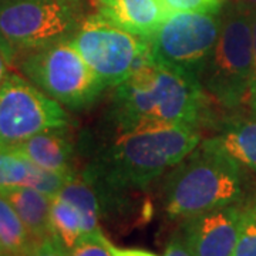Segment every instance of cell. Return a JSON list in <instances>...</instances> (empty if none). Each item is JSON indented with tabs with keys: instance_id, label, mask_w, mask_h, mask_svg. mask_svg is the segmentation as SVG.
<instances>
[{
	"instance_id": "e0dca14e",
	"label": "cell",
	"mask_w": 256,
	"mask_h": 256,
	"mask_svg": "<svg viewBox=\"0 0 256 256\" xmlns=\"http://www.w3.org/2000/svg\"><path fill=\"white\" fill-rule=\"evenodd\" d=\"M0 242L9 256L28 255L37 242L9 202L0 196Z\"/></svg>"
},
{
	"instance_id": "8fae6325",
	"label": "cell",
	"mask_w": 256,
	"mask_h": 256,
	"mask_svg": "<svg viewBox=\"0 0 256 256\" xmlns=\"http://www.w3.org/2000/svg\"><path fill=\"white\" fill-rule=\"evenodd\" d=\"M94 6L111 24L146 40L175 13L166 0H94Z\"/></svg>"
},
{
	"instance_id": "5b68a950",
	"label": "cell",
	"mask_w": 256,
	"mask_h": 256,
	"mask_svg": "<svg viewBox=\"0 0 256 256\" xmlns=\"http://www.w3.org/2000/svg\"><path fill=\"white\" fill-rule=\"evenodd\" d=\"M252 46L250 12L229 0L222 12L218 42L201 77L202 88L225 110L246 104Z\"/></svg>"
},
{
	"instance_id": "30bf717a",
	"label": "cell",
	"mask_w": 256,
	"mask_h": 256,
	"mask_svg": "<svg viewBox=\"0 0 256 256\" xmlns=\"http://www.w3.org/2000/svg\"><path fill=\"white\" fill-rule=\"evenodd\" d=\"M240 205L206 210L181 220L180 230L194 256H232L238 239Z\"/></svg>"
},
{
	"instance_id": "2e32d148",
	"label": "cell",
	"mask_w": 256,
	"mask_h": 256,
	"mask_svg": "<svg viewBox=\"0 0 256 256\" xmlns=\"http://www.w3.org/2000/svg\"><path fill=\"white\" fill-rule=\"evenodd\" d=\"M57 195L70 202L80 214L84 236L102 232L100 226V220H102L100 200L94 188L82 178V174L72 176Z\"/></svg>"
},
{
	"instance_id": "7a4b0ae2",
	"label": "cell",
	"mask_w": 256,
	"mask_h": 256,
	"mask_svg": "<svg viewBox=\"0 0 256 256\" xmlns=\"http://www.w3.org/2000/svg\"><path fill=\"white\" fill-rule=\"evenodd\" d=\"M201 82L156 63L148 54L126 82L114 87L104 121L116 126L162 124L200 128L208 117Z\"/></svg>"
},
{
	"instance_id": "ac0fdd59",
	"label": "cell",
	"mask_w": 256,
	"mask_h": 256,
	"mask_svg": "<svg viewBox=\"0 0 256 256\" xmlns=\"http://www.w3.org/2000/svg\"><path fill=\"white\" fill-rule=\"evenodd\" d=\"M50 225L53 236L58 239L68 250H72L84 236L80 214L70 202L58 195L52 198Z\"/></svg>"
},
{
	"instance_id": "d4e9b609",
	"label": "cell",
	"mask_w": 256,
	"mask_h": 256,
	"mask_svg": "<svg viewBox=\"0 0 256 256\" xmlns=\"http://www.w3.org/2000/svg\"><path fill=\"white\" fill-rule=\"evenodd\" d=\"M111 252L112 256H160L150 252V250H144V249H136V248H118L114 246L111 244Z\"/></svg>"
},
{
	"instance_id": "ba28073f",
	"label": "cell",
	"mask_w": 256,
	"mask_h": 256,
	"mask_svg": "<svg viewBox=\"0 0 256 256\" xmlns=\"http://www.w3.org/2000/svg\"><path fill=\"white\" fill-rule=\"evenodd\" d=\"M72 43L106 88L126 82L150 54V40L111 24L97 13L87 14Z\"/></svg>"
},
{
	"instance_id": "5bb4252c",
	"label": "cell",
	"mask_w": 256,
	"mask_h": 256,
	"mask_svg": "<svg viewBox=\"0 0 256 256\" xmlns=\"http://www.w3.org/2000/svg\"><path fill=\"white\" fill-rule=\"evenodd\" d=\"M67 180V176L38 168L14 152L0 151V188L23 185L53 198L60 192Z\"/></svg>"
},
{
	"instance_id": "4fadbf2b",
	"label": "cell",
	"mask_w": 256,
	"mask_h": 256,
	"mask_svg": "<svg viewBox=\"0 0 256 256\" xmlns=\"http://www.w3.org/2000/svg\"><path fill=\"white\" fill-rule=\"evenodd\" d=\"M0 196L4 198L16 210L18 218L26 225L36 242L52 236L50 210L52 196L30 186H2Z\"/></svg>"
},
{
	"instance_id": "cb8c5ba5",
	"label": "cell",
	"mask_w": 256,
	"mask_h": 256,
	"mask_svg": "<svg viewBox=\"0 0 256 256\" xmlns=\"http://www.w3.org/2000/svg\"><path fill=\"white\" fill-rule=\"evenodd\" d=\"M165 256H194L180 229L168 240L166 249H165Z\"/></svg>"
},
{
	"instance_id": "484cf974",
	"label": "cell",
	"mask_w": 256,
	"mask_h": 256,
	"mask_svg": "<svg viewBox=\"0 0 256 256\" xmlns=\"http://www.w3.org/2000/svg\"><path fill=\"white\" fill-rule=\"evenodd\" d=\"M9 58L6 57L3 48L0 46V87L3 86V82L6 80V77L9 76Z\"/></svg>"
},
{
	"instance_id": "7c38bea8",
	"label": "cell",
	"mask_w": 256,
	"mask_h": 256,
	"mask_svg": "<svg viewBox=\"0 0 256 256\" xmlns=\"http://www.w3.org/2000/svg\"><path fill=\"white\" fill-rule=\"evenodd\" d=\"M70 128L72 126L42 131L9 151L26 158L42 170L72 178L76 175V146Z\"/></svg>"
},
{
	"instance_id": "44dd1931",
	"label": "cell",
	"mask_w": 256,
	"mask_h": 256,
	"mask_svg": "<svg viewBox=\"0 0 256 256\" xmlns=\"http://www.w3.org/2000/svg\"><path fill=\"white\" fill-rule=\"evenodd\" d=\"M228 2L229 0H166V3L175 13H220Z\"/></svg>"
},
{
	"instance_id": "ffe728a7",
	"label": "cell",
	"mask_w": 256,
	"mask_h": 256,
	"mask_svg": "<svg viewBox=\"0 0 256 256\" xmlns=\"http://www.w3.org/2000/svg\"><path fill=\"white\" fill-rule=\"evenodd\" d=\"M70 256H112L111 242L104 236L102 232L82 236L70 250Z\"/></svg>"
},
{
	"instance_id": "9c48e42d",
	"label": "cell",
	"mask_w": 256,
	"mask_h": 256,
	"mask_svg": "<svg viewBox=\"0 0 256 256\" xmlns=\"http://www.w3.org/2000/svg\"><path fill=\"white\" fill-rule=\"evenodd\" d=\"M63 106L18 73H9L0 87V151H9L50 128L68 127Z\"/></svg>"
},
{
	"instance_id": "7402d4cb",
	"label": "cell",
	"mask_w": 256,
	"mask_h": 256,
	"mask_svg": "<svg viewBox=\"0 0 256 256\" xmlns=\"http://www.w3.org/2000/svg\"><path fill=\"white\" fill-rule=\"evenodd\" d=\"M250 22H252V74L249 82V92H248L246 106L249 107L250 114L256 116V10L250 12Z\"/></svg>"
},
{
	"instance_id": "277c9868",
	"label": "cell",
	"mask_w": 256,
	"mask_h": 256,
	"mask_svg": "<svg viewBox=\"0 0 256 256\" xmlns=\"http://www.w3.org/2000/svg\"><path fill=\"white\" fill-rule=\"evenodd\" d=\"M87 18L84 0H0V46L18 56L72 40Z\"/></svg>"
},
{
	"instance_id": "6da1fadb",
	"label": "cell",
	"mask_w": 256,
	"mask_h": 256,
	"mask_svg": "<svg viewBox=\"0 0 256 256\" xmlns=\"http://www.w3.org/2000/svg\"><path fill=\"white\" fill-rule=\"evenodd\" d=\"M201 141L200 128L104 121L86 140L88 160L82 171L100 200L101 218L126 214L134 192L168 174Z\"/></svg>"
},
{
	"instance_id": "4316f807",
	"label": "cell",
	"mask_w": 256,
	"mask_h": 256,
	"mask_svg": "<svg viewBox=\"0 0 256 256\" xmlns=\"http://www.w3.org/2000/svg\"><path fill=\"white\" fill-rule=\"evenodd\" d=\"M230 2H234L235 4H238V6L249 10V12L256 10V0H230Z\"/></svg>"
},
{
	"instance_id": "8992f818",
	"label": "cell",
	"mask_w": 256,
	"mask_h": 256,
	"mask_svg": "<svg viewBox=\"0 0 256 256\" xmlns=\"http://www.w3.org/2000/svg\"><path fill=\"white\" fill-rule=\"evenodd\" d=\"M14 63L38 90L70 110L90 108L107 90L72 40L24 53Z\"/></svg>"
},
{
	"instance_id": "d6986e66",
	"label": "cell",
	"mask_w": 256,
	"mask_h": 256,
	"mask_svg": "<svg viewBox=\"0 0 256 256\" xmlns=\"http://www.w3.org/2000/svg\"><path fill=\"white\" fill-rule=\"evenodd\" d=\"M232 256H256V194L240 205L238 239Z\"/></svg>"
},
{
	"instance_id": "83f0119b",
	"label": "cell",
	"mask_w": 256,
	"mask_h": 256,
	"mask_svg": "<svg viewBox=\"0 0 256 256\" xmlns=\"http://www.w3.org/2000/svg\"><path fill=\"white\" fill-rule=\"evenodd\" d=\"M0 256H9L8 255V252H6V249L3 246V244L0 242Z\"/></svg>"
},
{
	"instance_id": "3957f363",
	"label": "cell",
	"mask_w": 256,
	"mask_h": 256,
	"mask_svg": "<svg viewBox=\"0 0 256 256\" xmlns=\"http://www.w3.org/2000/svg\"><path fill=\"white\" fill-rule=\"evenodd\" d=\"M245 168L212 137L166 174L162 185L165 214L182 220L206 210L244 202Z\"/></svg>"
},
{
	"instance_id": "52a82bcc",
	"label": "cell",
	"mask_w": 256,
	"mask_h": 256,
	"mask_svg": "<svg viewBox=\"0 0 256 256\" xmlns=\"http://www.w3.org/2000/svg\"><path fill=\"white\" fill-rule=\"evenodd\" d=\"M222 12L174 13L151 37V58L201 82L204 68L220 37Z\"/></svg>"
},
{
	"instance_id": "9a60e30c",
	"label": "cell",
	"mask_w": 256,
	"mask_h": 256,
	"mask_svg": "<svg viewBox=\"0 0 256 256\" xmlns=\"http://www.w3.org/2000/svg\"><path fill=\"white\" fill-rule=\"evenodd\" d=\"M214 140L245 170L256 174V116L224 120Z\"/></svg>"
},
{
	"instance_id": "603a6c76",
	"label": "cell",
	"mask_w": 256,
	"mask_h": 256,
	"mask_svg": "<svg viewBox=\"0 0 256 256\" xmlns=\"http://www.w3.org/2000/svg\"><path fill=\"white\" fill-rule=\"evenodd\" d=\"M26 256H70V250L64 246L63 244L56 238V236H48L33 248V250Z\"/></svg>"
}]
</instances>
